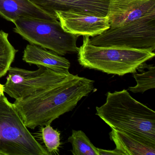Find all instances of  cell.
<instances>
[{
	"mask_svg": "<svg viewBox=\"0 0 155 155\" xmlns=\"http://www.w3.org/2000/svg\"><path fill=\"white\" fill-rule=\"evenodd\" d=\"M8 38V33L0 31V78L7 74L18 51L11 44Z\"/></svg>",
	"mask_w": 155,
	"mask_h": 155,
	"instance_id": "obj_15",
	"label": "cell"
},
{
	"mask_svg": "<svg viewBox=\"0 0 155 155\" xmlns=\"http://www.w3.org/2000/svg\"><path fill=\"white\" fill-rule=\"evenodd\" d=\"M4 85L0 83V97L4 95Z\"/></svg>",
	"mask_w": 155,
	"mask_h": 155,
	"instance_id": "obj_19",
	"label": "cell"
},
{
	"mask_svg": "<svg viewBox=\"0 0 155 155\" xmlns=\"http://www.w3.org/2000/svg\"><path fill=\"white\" fill-rule=\"evenodd\" d=\"M99 155H121V153L115 148L113 150H106L98 148Z\"/></svg>",
	"mask_w": 155,
	"mask_h": 155,
	"instance_id": "obj_18",
	"label": "cell"
},
{
	"mask_svg": "<svg viewBox=\"0 0 155 155\" xmlns=\"http://www.w3.org/2000/svg\"><path fill=\"white\" fill-rule=\"evenodd\" d=\"M26 127L13 103L0 97V155H49Z\"/></svg>",
	"mask_w": 155,
	"mask_h": 155,
	"instance_id": "obj_4",
	"label": "cell"
},
{
	"mask_svg": "<svg viewBox=\"0 0 155 155\" xmlns=\"http://www.w3.org/2000/svg\"><path fill=\"white\" fill-rule=\"evenodd\" d=\"M49 15L55 12H73L107 17L110 0H29Z\"/></svg>",
	"mask_w": 155,
	"mask_h": 155,
	"instance_id": "obj_9",
	"label": "cell"
},
{
	"mask_svg": "<svg viewBox=\"0 0 155 155\" xmlns=\"http://www.w3.org/2000/svg\"><path fill=\"white\" fill-rule=\"evenodd\" d=\"M45 126L41 127V133L47 150L50 155L58 154L61 145L60 133L53 129L51 124Z\"/></svg>",
	"mask_w": 155,
	"mask_h": 155,
	"instance_id": "obj_17",
	"label": "cell"
},
{
	"mask_svg": "<svg viewBox=\"0 0 155 155\" xmlns=\"http://www.w3.org/2000/svg\"><path fill=\"white\" fill-rule=\"evenodd\" d=\"M0 16L13 23L21 17L58 19L42 11L29 0H0Z\"/></svg>",
	"mask_w": 155,
	"mask_h": 155,
	"instance_id": "obj_12",
	"label": "cell"
},
{
	"mask_svg": "<svg viewBox=\"0 0 155 155\" xmlns=\"http://www.w3.org/2000/svg\"><path fill=\"white\" fill-rule=\"evenodd\" d=\"M117 1L121 3H129L134 1H145V0H116Z\"/></svg>",
	"mask_w": 155,
	"mask_h": 155,
	"instance_id": "obj_20",
	"label": "cell"
},
{
	"mask_svg": "<svg viewBox=\"0 0 155 155\" xmlns=\"http://www.w3.org/2000/svg\"><path fill=\"white\" fill-rule=\"evenodd\" d=\"M109 135L121 155H155V144L112 129Z\"/></svg>",
	"mask_w": 155,
	"mask_h": 155,
	"instance_id": "obj_13",
	"label": "cell"
},
{
	"mask_svg": "<svg viewBox=\"0 0 155 155\" xmlns=\"http://www.w3.org/2000/svg\"><path fill=\"white\" fill-rule=\"evenodd\" d=\"M94 46L133 49L155 50V16L142 18L120 27L111 28L89 38Z\"/></svg>",
	"mask_w": 155,
	"mask_h": 155,
	"instance_id": "obj_6",
	"label": "cell"
},
{
	"mask_svg": "<svg viewBox=\"0 0 155 155\" xmlns=\"http://www.w3.org/2000/svg\"><path fill=\"white\" fill-rule=\"evenodd\" d=\"M92 80L71 74L65 80L13 103L28 128L51 124L94 89Z\"/></svg>",
	"mask_w": 155,
	"mask_h": 155,
	"instance_id": "obj_1",
	"label": "cell"
},
{
	"mask_svg": "<svg viewBox=\"0 0 155 155\" xmlns=\"http://www.w3.org/2000/svg\"><path fill=\"white\" fill-rule=\"evenodd\" d=\"M68 141L72 147L71 153L74 155H99L98 148L96 147L83 131L72 130Z\"/></svg>",
	"mask_w": 155,
	"mask_h": 155,
	"instance_id": "obj_14",
	"label": "cell"
},
{
	"mask_svg": "<svg viewBox=\"0 0 155 155\" xmlns=\"http://www.w3.org/2000/svg\"><path fill=\"white\" fill-rule=\"evenodd\" d=\"M14 24V31L30 44L50 50L61 56L78 51V36L65 31L58 19L21 17Z\"/></svg>",
	"mask_w": 155,
	"mask_h": 155,
	"instance_id": "obj_5",
	"label": "cell"
},
{
	"mask_svg": "<svg viewBox=\"0 0 155 155\" xmlns=\"http://www.w3.org/2000/svg\"><path fill=\"white\" fill-rule=\"evenodd\" d=\"M89 38L83 36L78 52L79 63L86 68L123 76L137 72L141 65L155 57L150 51L94 46L90 43Z\"/></svg>",
	"mask_w": 155,
	"mask_h": 155,
	"instance_id": "obj_3",
	"label": "cell"
},
{
	"mask_svg": "<svg viewBox=\"0 0 155 155\" xmlns=\"http://www.w3.org/2000/svg\"><path fill=\"white\" fill-rule=\"evenodd\" d=\"M96 115L111 129L155 144V112L133 98L127 90L108 92Z\"/></svg>",
	"mask_w": 155,
	"mask_h": 155,
	"instance_id": "obj_2",
	"label": "cell"
},
{
	"mask_svg": "<svg viewBox=\"0 0 155 155\" xmlns=\"http://www.w3.org/2000/svg\"><path fill=\"white\" fill-rule=\"evenodd\" d=\"M22 59L30 64L45 67L56 72L70 74L71 63L66 58L34 44L27 45Z\"/></svg>",
	"mask_w": 155,
	"mask_h": 155,
	"instance_id": "obj_11",
	"label": "cell"
},
{
	"mask_svg": "<svg viewBox=\"0 0 155 155\" xmlns=\"http://www.w3.org/2000/svg\"><path fill=\"white\" fill-rule=\"evenodd\" d=\"M147 70L141 73H133L137 85L128 87V90L134 93H143L147 91L155 88V67L147 65Z\"/></svg>",
	"mask_w": 155,
	"mask_h": 155,
	"instance_id": "obj_16",
	"label": "cell"
},
{
	"mask_svg": "<svg viewBox=\"0 0 155 155\" xmlns=\"http://www.w3.org/2000/svg\"><path fill=\"white\" fill-rule=\"evenodd\" d=\"M39 67L37 70L29 71L11 67L4 85V92L15 100L22 99L59 83L71 75Z\"/></svg>",
	"mask_w": 155,
	"mask_h": 155,
	"instance_id": "obj_7",
	"label": "cell"
},
{
	"mask_svg": "<svg viewBox=\"0 0 155 155\" xmlns=\"http://www.w3.org/2000/svg\"><path fill=\"white\" fill-rule=\"evenodd\" d=\"M155 16V0L121 3L110 0L107 17L110 27L116 28L142 18Z\"/></svg>",
	"mask_w": 155,
	"mask_h": 155,
	"instance_id": "obj_10",
	"label": "cell"
},
{
	"mask_svg": "<svg viewBox=\"0 0 155 155\" xmlns=\"http://www.w3.org/2000/svg\"><path fill=\"white\" fill-rule=\"evenodd\" d=\"M63 29L75 36L94 37L110 28L107 17L73 12H55Z\"/></svg>",
	"mask_w": 155,
	"mask_h": 155,
	"instance_id": "obj_8",
	"label": "cell"
}]
</instances>
